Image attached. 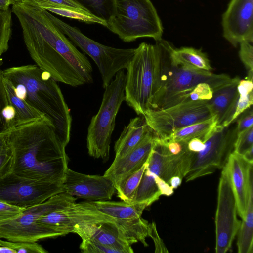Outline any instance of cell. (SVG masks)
Here are the masks:
<instances>
[{
  "label": "cell",
  "mask_w": 253,
  "mask_h": 253,
  "mask_svg": "<svg viewBox=\"0 0 253 253\" xmlns=\"http://www.w3.org/2000/svg\"><path fill=\"white\" fill-rule=\"evenodd\" d=\"M21 26L29 54L40 68L57 82L73 87L93 82V69L50 18L49 11L21 0L12 5Z\"/></svg>",
  "instance_id": "6da1fadb"
},
{
  "label": "cell",
  "mask_w": 253,
  "mask_h": 253,
  "mask_svg": "<svg viewBox=\"0 0 253 253\" xmlns=\"http://www.w3.org/2000/svg\"><path fill=\"white\" fill-rule=\"evenodd\" d=\"M4 136L13 156V173L34 180L63 183L68 168L67 145L47 117L15 125Z\"/></svg>",
  "instance_id": "7a4b0ae2"
},
{
  "label": "cell",
  "mask_w": 253,
  "mask_h": 253,
  "mask_svg": "<svg viewBox=\"0 0 253 253\" xmlns=\"http://www.w3.org/2000/svg\"><path fill=\"white\" fill-rule=\"evenodd\" d=\"M174 46L163 39L154 44L143 42L135 48L126 68L125 96L137 115L151 109L161 87Z\"/></svg>",
  "instance_id": "3957f363"
},
{
  "label": "cell",
  "mask_w": 253,
  "mask_h": 253,
  "mask_svg": "<svg viewBox=\"0 0 253 253\" xmlns=\"http://www.w3.org/2000/svg\"><path fill=\"white\" fill-rule=\"evenodd\" d=\"M2 73L13 85L24 87L25 100L52 122L67 145L70 141L72 119L57 81L37 65L12 67L3 70Z\"/></svg>",
  "instance_id": "277c9868"
},
{
  "label": "cell",
  "mask_w": 253,
  "mask_h": 253,
  "mask_svg": "<svg viewBox=\"0 0 253 253\" xmlns=\"http://www.w3.org/2000/svg\"><path fill=\"white\" fill-rule=\"evenodd\" d=\"M124 42L140 38L162 39L163 27L150 0H115V11L106 26Z\"/></svg>",
  "instance_id": "5b68a950"
},
{
  "label": "cell",
  "mask_w": 253,
  "mask_h": 253,
  "mask_svg": "<svg viewBox=\"0 0 253 253\" xmlns=\"http://www.w3.org/2000/svg\"><path fill=\"white\" fill-rule=\"evenodd\" d=\"M126 75L121 70L104 89L102 102L97 114L92 117L87 135L88 154L106 161L109 158L111 136L115 119L122 102L125 100Z\"/></svg>",
  "instance_id": "8992f818"
},
{
  "label": "cell",
  "mask_w": 253,
  "mask_h": 253,
  "mask_svg": "<svg viewBox=\"0 0 253 253\" xmlns=\"http://www.w3.org/2000/svg\"><path fill=\"white\" fill-rule=\"evenodd\" d=\"M225 74L173 65L169 61L164 82L152 104L153 109L166 108L189 100L190 93L199 83H208L213 91L229 83Z\"/></svg>",
  "instance_id": "52a82bcc"
},
{
  "label": "cell",
  "mask_w": 253,
  "mask_h": 253,
  "mask_svg": "<svg viewBox=\"0 0 253 253\" xmlns=\"http://www.w3.org/2000/svg\"><path fill=\"white\" fill-rule=\"evenodd\" d=\"M48 15L72 42L93 60L100 73L104 88L110 84L119 71L126 68L135 48H117L102 44L84 35L77 28L54 16L50 12Z\"/></svg>",
  "instance_id": "ba28073f"
},
{
  "label": "cell",
  "mask_w": 253,
  "mask_h": 253,
  "mask_svg": "<svg viewBox=\"0 0 253 253\" xmlns=\"http://www.w3.org/2000/svg\"><path fill=\"white\" fill-rule=\"evenodd\" d=\"M142 116L153 133L159 139L213 117L208 100H190L164 109H150Z\"/></svg>",
  "instance_id": "9c48e42d"
},
{
  "label": "cell",
  "mask_w": 253,
  "mask_h": 253,
  "mask_svg": "<svg viewBox=\"0 0 253 253\" xmlns=\"http://www.w3.org/2000/svg\"><path fill=\"white\" fill-rule=\"evenodd\" d=\"M236 128L217 126L211 134L204 142V149L193 152L189 169L184 176L186 182L211 174L222 169L233 151L237 137Z\"/></svg>",
  "instance_id": "30bf717a"
},
{
  "label": "cell",
  "mask_w": 253,
  "mask_h": 253,
  "mask_svg": "<svg viewBox=\"0 0 253 253\" xmlns=\"http://www.w3.org/2000/svg\"><path fill=\"white\" fill-rule=\"evenodd\" d=\"M237 214L236 201L225 165L218 186L215 218L216 253H225L231 249L241 222Z\"/></svg>",
  "instance_id": "8fae6325"
},
{
  "label": "cell",
  "mask_w": 253,
  "mask_h": 253,
  "mask_svg": "<svg viewBox=\"0 0 253 253\" xmlns=\"http://www.w3.org/2000/svg\"><path fill=\"white\" fill-rule=\"evenodd\" d=\"M62 192V183L27 178L12 172L0 178V200L20 207L40 204Z\"/></svg>",
  "instance_id": "7c38bea8"
},
{
  "label": "cell",
  "mask_w": 253,
  "mask_h": 253,
  "mask_svg": "<svg viewBox=\"0 0 253 253\" xmlns=\"http://www.w3.org/2000/svg\"><path fill=\"white\" fill-rule=\"evenodd\" d=\"M115 220L99 211L91 202H74L38 219V222L63 233H73L78 225Z\"/></svg>",
  "instance_id": "4fadbf2b"
},
{
  "label": "cell",
  "mask_w": 253,
  "mask_h": 253,
  "mask_svg": "<svg viewBox=\"0 0 253 253\" xmlns=\"http://www.w3.org/2000/svg\"><path fill=\"white\" fill-rule=\"evenodd\" d=\"M223 36L233 46L253 42V0H231L222 16Z\"/></svg>",
  "instance_id": "5bb4252c"
},
{
  "label": "cell",
  "mask_w": 253,
  "mask_h": 253,
  "mask_svg": "<svg viewBox=\"0 0 253 253\" xmlns=\"http://www.w3.org/2000/svg\"><path fill=\"white\" fill-rule=\"evenodd\" d=\"M63 187L64 192L92 201L110 200L116 190L114 183L104 175H87L69 168Z\"/></svg>",
  "instance_id": "9a60e30c"
},
{
  "label": "cell",
  "mask_w": 253,
  "mask_h": 253,
  "mask_svg": "<svg viewBox=\"0 0 253 253\" xmlns=\"http://www.w3.org/2000/svg\"><path fill=\"white\" fill-rule=\"evenodd\" d=\"M64 235L39 222L36 216L24 210L15 218L0 222V238L9 241L36 242Z\"/></svg>",
  "instance_id": "2e32d148"
},
{
  "label": "cell",
  "mask_w": 253,
  "mask_h": 253,
  "mask_svg": "<svg viewBox=\"0 0 253 253\" xmlns=\"http://www.w3.org/2000/svg\"><path fill=\"white\" fill-rule=\"evenodd\" d=\"M170 154L166 145L156 137L146 168L130 203H144L149 206L159 199L161 194L155 178L160 177Z\"/></svg>",
  "instance_id": "e0dca14e"
},
{
  "label": "cell",
  "mask_w": 253,
  "mask_h": 253,
  "mask_svg": "<svg viewBox=\"0 0 253 253\" xmlns=\"http://www.w3.org/2000/svg\"><path fill=\"white\" fill-rule=\"evenodd\" d=\"M156 137L152 131L132 151L122 158L114 159L103 175L114 183L116 190L128 176L139 169L147 162Z\"/></svg>",
  "instance_id": "ac0fdd59"
},
{
  "label": "cell",
  "mask_w": 253,
  "mask_h": 253,
  "mask_svg": "<svg viewBox=\"0 0 253 253\" xmlns=\"http://www.w3.org/2000/svg\"><path fill=\"white\" fill-rule=\"evenodd\" d=\"M226 166L235 197L238 214L244 218L250 189L253 188V164L233 151L230 154Z\"/></svg>",
  "instance_id": "d6986e66"
},
{
  "label": "cell",
  "mask_w": 253,
  "mask_h": 253,
  "mask_svg": "<svg viewBox=\"0 0 253 253\" xmlns=\"http://www.w3.org/2000/svg\"><path fill=\"white\" fill-rule=\"evenodd\" d=\"M73 233L78 234L82 240H88L117 248L125 253L134 252L131 247L132 244L115 221L80 224L74 227Z\"/></svg>",
  "instance_id": "ffe728a7"
},
{
  "label": "cell",
  "mask_w": 253,
  "mask_h": 253,
  "mask_svg": "<svg viewBox=\"0 0 253 253\" xmlns=\"http://www.w3.org/2000/svg\"><path fill=\"white\" fill-rule=\"evenodd\" d=\"M240 78H233L227 84L213 90L212 98L208 100L213 117L217 122V126H229L233 122L239 97L237 86Z\"/></svg>",
  "instance_id": "44dd1931"
},
{
  "label": "cell",
  "mask_w": 253,
  "mask_h": 253,
  "mask_svg": "<svg viewBox=\"0 0 253 253\" xmlns=\"http://www.w3.org/2000/svg\"><path fill=\"white\" fill-rule=\"evenodd\" d=\"M151 131L142 115L131 119L115 142V159L122 158L132 151Z\"/></svg>",
  "instance_id": "7402d4cb"
},
{
  "label": "cell",
  "mask_w": 253,
  "mask_h": 253,
  "mask_svg": "<svg viewBox=\"0 0 253 253\" xmlns=\"http://www.w3.org/2000/svg\"><path fill=\"white\" fill-rule=\"evenodd\" d=\"M98 210L115 220H126L141 217L148 206L144 203H129L107 200L92 201Z\"/></svg>",
  "instance_id": "603a6c76"
},
{
  "label": "cell",
  "mask_w": 253,
  "mask_h": 253,
  "mask_svg": "<svg viewBox=\"0 0 253 253\" xmlns=\"http://www.w3.org/2000/svg\"><path fill=\"white\" fill-rule=\"evenodd\" d=\"M217 126V122L215 117H212L208 120L181 128L164 138L159 139L164 143L175 141L187 143L191 139L197 138L204 142Z\"/></svg>",
  "instance_id": "cb8c5ba5"
},
{
  "label": "cell",
  "mask_w": 253,
  "mask_h": 253,
  "mask_svg": "<svg viewBox=\"0 0 253 253\" xmlns=\"http://www.w3.org/2000/svg\"><path fill=\"white\" fill-rule=\"evenodd\" d=\"M170 64L186 66L208 71L212 70L207 54L201 49L192 47H182L172 49L170 56Z\"/></svg>",
  "instance_id": "d4e9b609"
},
{
  "label": "cell",
  "mask_w": 253,
  "mask_h": 253,
  "mask_svg": "<svg viewBox=\"0 0 253 253\" xmlns=\"http://www.w3.org/2000/svg\"><path fill=\"white\" fill-rule=\"evenodd\" d=\"M3 83L9 104L15 109L16 125L34 121L44 115L36 110L24 99L19 97L13 84L3 77Z\"/></svg>",
  "instance_id": "484cf974"
},
{
  "label": "cell",
  "mask_w": 253,
  "mask_h": 253,
  "mask_svg": "<svg viewBox=\"0 0 253 253\" xmlns=\"http://www.w3.org/2000/svg\"><path fill=\"white\" fill-rule=\"evenodd\" d=\"M238 253H253V188L250 189L245 215L238 230Z\"/></svg>",
  "instance_id": "4316f807"
},
{
  "label": "cell",
  "mask_w": 253,
  "mask_h": 253,
  "mask_svg": "<svg viewBox=\"0 0 253 253\" xmlns=\"http://www.w3.org/2000/svg\"><path fill=\"white\" fill-rule=\"evenodd\" d=\"M92 16L107 23L115 11V0H72Z\"/></svg>",
  "instance_id": "83f0119b"
},
{
  "label": "cell",
  "mask_w": 253,
  "mask_h": 253,
  "mask_svg": "<svg viewBox=\"0 0 253 253\" xmlns=\"http://www.w3.org/2000/svg\"><path fill=\"white\" fill-rule=\"evenodd\" d=\"M147 162L139 169L128 176L116 190L118 197L122 201L129 203L132 201L146 168Z\"/></svg>",
  "instance_id": "f1b7e54d"
},
{
  "label": "cell",
  "mask_w": 253,
  "mask_h": 253,
  "mask_svg": "<svg viewBox=\"0 0 253 253\" xmlns=\"http://www.w3.org/2000/svg\"><path fill=\"white\" fill-rule=\"evenodd\" d=\"M12 11L10 9L0 10V66L2 63V56L9 47L12 34Z\"/></svg>",
  "instance_id": "f546056e"
},
{
  "label": "cell",
  "mask_w": 253,
  "mask_h": 253,
  "mask_svg": "<svg viewBox=\"0 0 253 253\" xmlns=\"http://www.w3.org/2000/svg\"><path fill=\"white\" fill-rule=\"evenodd\" d=\"M13 156L4 133L0 135V178L12 172Z\"/></svg>",
  "instance_id": "4dcf8cb0"
},
{
  "label": "cell",
  "mask_w": 253,
  "mask_h": 253,
  "mask_svg": "<svg viewBox=\"0 0 253 253\" xmlns=\"http://www.w3.org/2000/svg\"><path fill=\"white\" fill-rule=\"evenodd\" d=\"M1 246L9 247L15 251V253H46L43 247L36 242L9 241L2 240Z\"/></svg>",
  "instance_id": "1f68e13d"
},
{
  "label": "cell",
  "mask_w": 253,
  "mask_h": 253,
  "mask_svg": "<svg viewBox=\"0 0 253 253\" xmlns=\"http://www.w3.org/2000/svg\"><path fill=\"white\" fill-rule=\"evenodd\" d=\"M253 147V126L238 133L234 144L233 152L243 156Z\"/></svg>",
  "instance_id": "d6a6232c"
},
{
  "label": "cell",
  "mask_w": 253,
  "mask_h": 253,
  "mask_svg": "<svg viewBox=\"0 0 253 253\" xmlns=\"http://www.w3.org/2000/svg\"><path fill=\"white\" fill-rule=\"evenodd\" d=\"M80 248L84 253H125L121 249L85 239L82 240Z\"/></svg>",
  "instance_id": "836d02e7"
},
{
  "label": "cell",
  "mask_w": 253,
  "mask_h": 253,
  "mask_svg": "<svg viewBox=\"0 0 253 253\" xmlns=\"http://www.w3.org/2000/svg\"><path fill=\"white\" fill-rule=\"evenodd\" d=\"M239 55L241 61L248 71L247 78L253 79V47L252 43L243 42L240 44Z\"/></svg>",
  "instance_id": "e575fe53"
},
{
  "label": "cell",
  "mask_w": 253,
  "mask_h": 253,
  "mask_svg": "<svg viewBox=\"0 0 253 253\" xmlns=\"http://www.w3.org/2000/svg\"><path fill=\"white\" fill-rule=\"evenodd\" d=\"M24 2L34 4L43 8L47 6H59L74 9L75 10L87 12L72 0H21Z\"/></svg>",
  "instance_id": "d590c367"
},
{
  "label": "cell",
  "mask_w": 253,
  "mask_h": 253,
  "mask_svg": "<svg viewBox=\"0 0 253 253\" xmlns=\"http://www.w3.org/2000/svg\"><path fill=\"white\" fill-rule=\"evenodd\" d=\"M8 104V99L3 83L2 70L0 69V135L9 129L2 113L3 108Z\"/></svg>",
  "instance_id": "8d00e7d4"
},
{
  "label": "cell",
  "mask_w": 253,
  "mask_h": 253,
  "mask_svg": "<svg viewBox=\"0 0 253 253\" xmlns=\"http://www.w3.org/2000/svg\"><path fill=\"white\" fill-rule=\"evenodd\" d=\"M213 89L206 83L198 84L190 93L188 97L190 100H209L212 98Z\"/></svg>",
  "instance_id": "74e56055"
},
{
  "label": "cell",
  "mask_w": 253,
  "mask_h": 253,
  "mask_svg": "<svg viewBox=\"0 0 253 253\" xmlns=\"http://www.w3.org/2000/svg\"><path fill=\"white\" fill-rule=\"evenodd\" d=\"M25 208L0 200V222L17 217Z\"/></svg>",
  "instance_id": "f35d334b"
},
{
  "label": "cell",
  "mask_w": 253,
  "mask_h": 253,
  "mask_svg": "<svg viewBox=\"0 0 253 253\" xmlns=\"http://www.w3.org/2000/svg\"><path fill=\"white\" fill-rule=\"evenodd\" d=\"M148 236H150L154 241L155 253H169L166 246L158 233L156 224L154 221L151 223H149Z\"/></svg>",
  "instance_id": "ab89813d"
},
{
  "label": "cell",
  "mask_w": 253,
  "mask_h": 253,
  "mask_svg": "<svg viewBox=\"0 0 253 253\" xmlns=\"http://www.w3.org/2000/svg\"><path fill=\"white\" fill-rule=\"evenodd\" d=\"M253 104V91L245 95H239L236 110L232 118L233 122L239 116L243 113Z\"/></svg>",
  "instance_id": "60d3db41"
},
{
  "label": "cell",
  "mask_w": 253,
  "mask_h": 253,
  "mask_svg": "<svg viewBox=\"0 0 253 253\" xmlns=\"http://www.w3.org/2000/svg\"><path fill=\"white\" fill-rule=\"evenodd\" d=\"M253 124V110H248L239 119L236 128L237 133H239L250 127Z\"/></svg>",
  "instance_id": "b9f144b4"
},
{
  "label": "cell",
  "mask_w": 253,
  "mask_h": 253,
  "mask_svg": "<svg viewBox=\"0 0 253 253\" xmlns=\"http://www.w3.org/2000/svg\"><path fill=\"white\" fill-rule=\"evenodd\" d=\"M3 115L6 121L9 129L16 125V113L14 108L10 104L6 105L3 109Z\"/></svg>",
  "instance_id": "7bdbcfd3"
},
{
  "label": "cell",
  "mask_w": 253,
  "mask_h": 253,
  "mask_svg": "<svg viewBox=\"0 0 253 253\" xmlns=\"http://www.w3.org/2000/svg\"><path fill=\"white\" fill-rule=\"evenodd\" d=\"M155 181L161 195L169 196L174 192V189L161 177L156 176Z\"/></svg>",
  "instance_id": "ee69618b"
},
{
  "label": "cell",
  "mask_w": 253,
  "mask_h": 253,
  "mask_svg": "<svg viewBox=\"0 0 253 253\" xmlns=\"http://www.w3.org/2000/svg\"><path fill=\"white\" fill-rule=\"evenodd\" d=\"M253 80L247 78L245 79L240 80L237 86V90L239 95H245L253 91Z\"/></svg>",
  "instance_id": "f6af8a7d"
},
{
  "label": "cell",
  "mask_w": 253,
  "mask_h": 253,
  "mask_svg": "<svg viewBox=\"0 0 253 253\" xmlns=\"http://www.w3.org/2000/svg\"><path fill=\"white\" fill-rule=\"evenodd\" d=\"M205 146L204 142L201 139L197 138L191 139L187 144L188 150L195 153L203 150Z\"/></svg>",
  "instance_id": "bcb514c9"
},
{
  "label": "cell",
  "mask_w": 253,
  "mask_h": 253,
  "mask_svg": "<svg viewBox=\"0 0 253 253\" xmlns=\"http://www.w3.org/2000/svg\"><path fill=\"white\" fill-rule=\"evenodd\" d=\"M163 143L166 145L170 153L173 155H177L180 153L187 144L184 142L175 141Z\"/></svg>",
  "instance_id": "7dc6e473"
},
{
  "label": "cell",
  "mask_w": 253,
  "mask_h": 253,
  "mask_svg": "<svg viewBox=\"0 0 253 253\" xmlns=\"http://www.w3.org/2000/svg\"><path fill=\"white\" fill-rule=\"evenodd\" d=\"M182 178L178 176H172L168 182V184L173 189L177 188L182 183Z\"/></svg>",
  "instance_id": "c3c4849f"
},
{
  "label": "cell",
  "mask_w": 253,
  "mask_h": 253,
  "mask_svg": "<svg viewBox=\"0 0 253 253\" xmlns=\"http://www.w3.org/2000/svg\"><path fill=\"white\" fill-rule=\"evenodd\" d=\"M19 0H0V10L5 11L9 9L12 5Z\"/></svg>",
  "instance_id": "681fc988"
},
{
  "label": "cell",
  "mask_w": 253,
  "mask_h": 253,
  "mask_svg": "<svg viewBox=\"0 0 253 253\" xmlns=\"http://www.w3.org/2000/svg\"><path fill=\"white\" fill-rule=\"evenodd\" d=\"M242 156L248 162L253 164V147L251 148Z\"/></svg>",
  "instance_id": "f907efd6"
},
{
  "label": "cell",
  "mask_w": 253,
  "mask_h": 253,
  "mask_svg": "<svg viewBox=\"0 0 253 253\" xmlns=\"http://www.w3.org/2000/svg\"><path fill=\"white\" fill-rule=\"evenodd\" d=\"M0 253H15V251L9 247L0 246Z\"/></svg>",
  "instance_id": "816d5d0a"
},
{
  "label": "cell",
  "mask_w": 253,
  "mask_h": 253,
  "mask_svg": "<svg viewBox=\"0 0 253 253\" xmlns=\"http://www.w3.org/2000/svg\"><path fill=\"white\" fill-rule=\"evenodd\" d=\"M1 241L2 239L0 238V246H1Z\"/></svg>",
  "instance_id": "f5cc1de1"
}]
</instances>
